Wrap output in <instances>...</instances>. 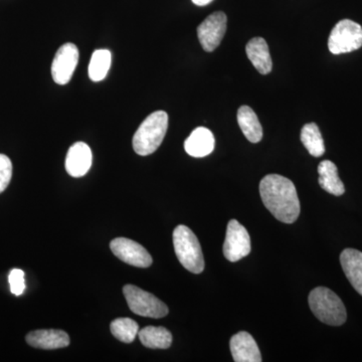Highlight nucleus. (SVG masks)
<instances>
[{"instance_id":"10","label":"nucleus","mask_w":362,"mask_h":362,"mask_svg":"<svg viewBox=\"0 0 362 362\" xmlns=\"http://www.w3.org/2000/svg\"><path fill=\"white\" fill-rule=\"evenodd\" d=\"M78 63L77 45L68 42L62 45L52 64V77L58 85H66L73 77Z\"/></svg>"},{"instance_id":"13","label":"nucleus","mask_w":362,"mask_h":362,"mask_svg":"<svg viewBox=\"0 0 362 362\" xmlns=\"http://www.w3.org/2000/svg\"><path fill=\"white\" fill-rule=\"evenodd\" d=\"M230 351L235 362H261L258 345L251 334L245 331L233 335L230 343Z\"/></svg>"},{"instance_id":"21","label":"nucleus","mask_w":362,"mask_h":362,"mask_svg":"<svg viewBox=\"0 0 362 362\" xmlns=\"http://www.w3.org/2000/svg\"><path fill=\"white\" fill-rule=\"evenodd\" d=\"M301 141L309 153L314 157H320L325 153L322 135L315 123L306 124L301 130Z\"/></svg>"},{"instance_id":"12","label":"nucleus","mask_w":362,"mask_h":362,"mask_svg":"<svg viewBox=\"0 0 362 362\" xmlns=\"http://www.w3.org/2000/svg\"><path fill=\"white\" fill-rule=\"evenodd\" d=\"M30 346L40 349H65L70 345L68 333L58 329H42L32 331L25 337Z\"/></svg>"},{"instance_id":"16","label":"nucleus","mask_w":362,"mask_h":362,"mask_svg":"<svg viewBox=\"0 0 362 362\" xmlns=\"http://www.w3.org/2000/svg\"><path fill=\"white\" fill-rule=\"evenodd\" d=\"M247 58L262 75L271 73L273 68L268 44L263 37H254L247 42L246 47Z\"/></svg>"},{"instance_id":"15","label":"nucleus","mask_w":362,"mask_h":362,"mask_svg":"<svg viewBox=\"0 0 362 362\" xmlns=\"http://www.w3.org/2000/svg\"><path fill=\"white\" fill-rule=\"evenodd\" d=\"M340 263L350 284L362 296V252L345 249L340 255Z\"/></svg>"},{"instance_id":"7","label":"nucleus","mask_w":362,"mask_h":362,"mask_svg":"<svg viewBox=\"0 0 362 362\" xmlns=\"http://www.w3.org/2000/svg\"><path fill=\"white\" fill-rule=\"evenodd\" d=\"M251 238L244 226L235 220L230 221L225 244H223V255L230 262H238L251 252Z\"/></svg>"},{"instance_id":"6","label":"nucleus","mask_w":362,"mask_h":362,"mask_svg":"<svg viewBox=\"0 0 362 362\" xmlns=\"http://www.w3.org/2000/svg\"><path fill=\"white\" fill-rule=\"evenodd\" d=\"M362 47V28L356 21L342 20L333 28L328 49L333 54H346Z\"/></svg>"},{"instance_id":"20","label":"nucleus","mask_w":362,"mask_h":362,"mask_svg":"<svg viewBox=\"0 0 362 362\" xmlns=\"http://www.w3.org/2000/svg\"><path fill=\"white\" fill-rule=\"evenodd\" d=\"M112 54L108 49H96L93 52L89 65V77L93 82H101L108 75Z\"/></svg>"},{"instance_id":"23","label":"nucleus","mask_w":362,"mask_h":362,"mask_svg":"<svg viewBox=\"0 0 362 362\" xmlns=\"http://www.w3.org/2000/svg\"><path fill=\"white\" fill-rule=\"evenodd\" d=\"M13 176V163L4 154H0V194L8 187Z\"/></svg>"},{"instance_id":"18","label":"nucleus","mask_w":362,"mask_h":362,"mask_svg":"<svg viewBox=\"0 0 362 362\" xmlns=\"http://www.w3.org/2000/svg\"><path fill=\"white\" fill-rule=\"evenodd\" d=\"M238 123L247 140L252 143H258L263 138V128L259 123L258 116L249 106H242L238 111Z\"/></svg>"},{"instance_id":"1","label":"nucleus","mask_w":362,"mask_h":362,"mask_svg":"<svg viewBox=\"0 0 362 362\" xmlns=\"http://www.w3.org/2000/svg\"><path fill=\"white\" fill-rule=\"evenodd\" d=\"M259 194L269 211L278 221L293 223L300 214V202L294 183L284 176L266 175L259 183Z\"/></svg>"},{"instance_id":"24","label":"nucleus","mask_w":362,"mask_h":362,"mask_svg":"<svg viewBox=\"0 0 362 362\" xmlns=\"http://www.w3.org/2000/svg\"><path fill=\"white\" fill-rule=\"evenodd\" d=\"M8 282L11 293L16 296H21L25 290V272L21 269H13L9 273Z\"/></svg>"},{"instance_id":"19","label":"nucleus","mask_w":362,"mask_h":362,"mask_svg":"<svg viewBox=\"0 0 362 362\" xmlns=\"http://www.w3.org/2000/svg\"><path fill=\"white\" fill-rule=\"evenodd\" d=\"M138 337L147 349H168L173 343V335L164 327L147 326L138 332Z\"/></svg>"},{"instance_id":"8","label":"nucleus","mask_w":362,"mask_h":362,"mask_svg":"<svg viewBox=\"0 0 362 362\" xmlns=\"http://www.w3.org/2000/svg\"><path fill=\"white\" fill-rule=\"evenodd\" d=\"M226 13L216 11L199 25L197 37L204 51L214 52L221 45L226 32Z\"/></svg>"},{"instance_id":"5","label":"nucleus","mask_w":362,"mask_h":362,"mask_svg":"<svg viewBox=\"0 0 362 362\" xmlns=\"http://www.w3.org/2000/svg\"><path fill=\"white\" fill-rule=\"evenodd\" d=\"M123 294L133 313L149 318H162L168 314V307L151 293L140 289L137 286L126 285Z\"/></svg>"},{"instance_id":"17","label":"nucleus","mask_w":362,"mask_h":362,"mask_svg":"<svg viewBox=\"0 0 362 362\" xmlns=\"http://www.w3.org/2000/svg\"><path fill=\"white\" fill-rule=\"evenodd\" d=\"M319 185L325 192L337 197H340L345 192L344 185L339 176L337 165L330 160H324L319 164Z\"/></svg>"},{"instance_id":"14","label":"nucleus","mask_w":362,"mask_h":362,"mask_svg":"<svg viewBox=\"0 0 362 362\" xmlns=\"http://www.w3.org/2000/svg\"><path fill=\"white\" fill-rule=\"evenodd\" d=\"M214 136L211 131L206 127H199L192 131L189 137L185 140V149L188 156L201 158L209 156L214 151Z\"/></svg>"},{"instance_id":"2","label":"nucleus","mask_w":362,"mask_h":362,"mask_svg":"<svg viewBox=\"0 0 362 362\" xmlns=\"http://www.w3.org/2000/svg\"><path fill=\"white\" fill-rule=\"evenodd\" d=\"M168 129V115L166 112L156 111L150 114L135 132L133 149L140 156L154 153L163 141Z\"/></svg>"},{"instance_id":"9","label":"nucleus","mask_w":362,"mask_h":362,"mask_svg":"<svg viewBox=\"0 0 362 362\" xmlns=\"http://www.w3.org/2000/svg\"><path fill=\"white\" fill-rule=\"evenodd\" d=\"M110 249L117 258L137 268H148L153 262L144 247L126 238H117L112 240Z\"/></svg>"},{"instance_id":"3","label":"nucleus","mask_w":362,"mask_h":362,"mask_svg":"<svg viewBox=\"0 0 362 362\" xmlns=\"http://www.w3.org/2000/svg\"><path fill=\"white\" fill-rule=\"evenodd\" d=\"M309 306L321 322L331 326H340L347 318L346 309L339 297L325 287L312 290L308 298Z\"/></svg>"},{"instance_id":"25","label":"nucleus","mask_w":362,"mask_h":362,"mask_svg":"<svg viewBox=\"0 0 362 362\" xmlns=\"http://www.w3.org/2000/svg\"><path fill=\"white\" fill-rule=\"evenodd\" d=\"M213 0H192V2L197 6H206L211 4Z\"/></svg>"},{"instance_id":"4","label":"nucleus","mask_w":362,"mask_h":362,"mask_svg":"<svg viewBox=\"0 0 362 362\" xmlns=\"http://www.w3.org/2000/svg\"><path fill=\"white\" fill-rule=\"evenodd\" d=\"M173 246L181 265L192 273H202L204 259L201 244L189 228L183 225L176 226L173 232Z\"/></svg>"},{"instance_id":"22","label":"nucleus","mask_w":362,"mask_h":362,"mask_svg":"<svg viewBox=\"0 0 362 362\" xmlns=\"http://www.w3.org/2000/svg\"><path fill=\"white\" fill-rule=\"evenodd\" d=\"M112 334L124 343H132L139 332V326L130 318H117L110 325Z\"/></svg>"},{"instance_id":"11","label":"nucleus","mask_w":362,"mask_h":362,"mask_svg":"<svg viewBox=\"0 0 362 362\" xmlns=\"http://www.w3.org/2000/svg\"><path fill=\"white\" fill-rule=\"evenodd\" d=\"M92 160L90 147L84 142H76L71 145L66 154V173L73 177H82L90 170Z\"/></svg>"}]
</instances>
